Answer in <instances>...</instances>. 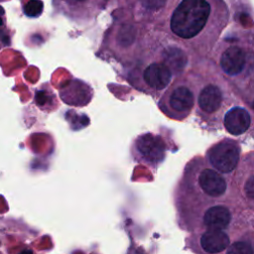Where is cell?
<instances>
[{"label": "cell", "mask_w": 254, "mask_h": 254, "mask_svg": "<svg viewBox=\"0 0 254 254\" xmlns=\"http://www.w3.org/2000/svg\"><path fill=\"white\" fill-rule=\"evenodd\" d=\"M241 145L238 140L223 137L205 151L204 161L224 177L232 176L241 160Z\"/></svg>", "instance_id": "cell-8"}, {"label": "cell", "mask_w": 254, "mask_h": 254, "mask_svg": "<svg viewBox=\"0 0 254 254\" xmlns=\"http://www.w3.org/2000/svg\"><path fill=\"white\" fill-rule=\"evenodd\" d=\"M132 18L149 28L157 29L166 20L173 8L171 0H117Z\"/></svg>", "instance_id": "cell-10"}, {"label": "cell", "mask_w": 254, "mask_h": 254, "mask_svg": "<svg viewBox=\"0 0 254 254\" xmlns=\"http://www.w3.org/2000/svg\"><path fill=\"white\" fill-rule=\"evenodd\" d=\"M190 239V248L196 254H223L232 238L226 230H197Z\"/></svg>", "instance_id": "cell-15"}, {"label": "cell", "mask_w": 254, "mask_h": 254, "mask_svg": "<svg viewBox=\"0 0 254 254\" xmlns=\"http://www.w3.org/2000/svg\"><path fill=\"white\" fill-rule=\"evenodd\" d=\"M113 12V21L102 37L96 56L102 54V59H111L126 70L141 51L144 39L152 28L136 22L124 8Z\"/></svg>", "instance_id": "cell-5"}, {"label": "cell", "mask_w": 254, "mask_h": 254, "mask_svg": "<svg viewBox=\"0 0 254 254\" xmlns=\"http://www.w3.org/2000/svg\"><path fill=\"white\" fill-rule=\"evenodd\" d=\"M11 44V31L7 24L6 13L2 6H0V50L10 46Z\"/></svg>", "instance_id": "cell-17"}, {"label": "cell", "mask_w": 254, "mask_h": 254, "mask_svg": "<svg viewBox=\"0 0 254 254\" xmlns=\"http://www.w3.org/2000/svg\"><path fill=\"white\" fill-rule=\"evenodd\" d=\"M201 73L188 70L176 77L157 101L158 109L169 119L186 120L193 111Z\"/></svg>", "instance_id": "cell-7"}, {"label": "cell", "mask_w": 254, "mask_h": 254, "mask_svg": "<svg viewBox=\"0 0 254 254\" xmlns=\"http://www.w3.org/2000/svg\"><path fill=\"white\" fill-rule=\"evenodd\" d=\"M208 60L243 103L252 106L254 42L252 28L229 31L214 46ZM252 108V107H251Z\"/></svg>", "instance_id": "cell-4"}, {"label": "cell", "mask_w": 254, "mask_h": 254, "mask_svg": "<svg viewBox=\"0 0 254 254\" xmlns=\"http://www.w3.org/2000/svg\"><path fill=\"white\" fill-rule=\"evenodd\" d=\"M191 57L166 33L151 29L141 51L125 70L126 79L137 90L158 99L170 83L188 71Z\"/></svg>", "instance_id": "cell-2"}, {"label": "cell", "mask_w": 254, "mask_h": 254, "mask_svg": "<svg viewBox=\"0 0 254 254\" xmlns=\"http://www.w3.org/2000/svg\"><path fill=\"white\" fill-rule=\"evenodd\" d=\"M214 73L215 75L211 72L207 75L201 73L193 110L198 125L204 130L215 132L222 128L221 119L224 112L241 99L216 68Z\"/></svg>", "instance_id": "cell-6"}, {"label": "cell", "mask_w": 254, "mask_h": 254, "mask_svg": "<svg viewBox=\"0 0 254 254\" xmlns=\"http://www.w3.org/2000/svg\"><path fill=\"white\" fill-rule=\"evenodd\" d=\"M221 127L233 137L241 138L248 133L251 135L253 129L252 110L241 100L235 102L224 112Z\"/></svg>", "instance_id": "cell-14"}, {"label": "cell", "mask_w": 254, "mask_h": 254, "mask_svg": "<svg viewBox=\"0 0 254 254\" xmlns=\"http://www.w3.org/2000/svg\"><path fill=\"white\" fill-rule=\"evenodd\" d=\"M229 21L224 0H179L157 30L183 46L192 60L205 61Z\"/></svg>", "instance_id": "cell-1"}, {"label": "cell", "mask_w": 254, "mask_h": 254, "mask_svg": "<svg viewBox=\"0 0 254 254\" xmlns=\"http://www.w3.org/2000/svg\"><path fill=\"white\" fill-rule=\"evenodd\" d=\"M233 173L232 184L229 187H236V189H231L232 198L236 200L242 198V205L249 207L253 210V200H254V174H253V152L250 151L247 155L240 160L238 169ZM229 189V190H231ZM235 200V204H236ZM238 207V201L237 205Z\"/></svg>", "instance_id": "cell-13"}, {"label": "cell", "mask_w": 254, "mask_h": 254, "mask_svg": "<svg viewBox=\"0 0 254 254\" xmlns=\"http://www.w3.org/2000/svg\"><path fill=\"white\" fill-rule=\"evenodd\" d=\"M179 0H171V3H172V5H173V7L177 4V2H178Z\"/></svg>", "instance_id": "cell-20"}, {"label": "cell", "mask_w": 254, "mask_h": 254, "mask_svg": "<svg viewBox=\"0 0 254 254\" xmlns=\"http://www.w3.org/2000/svg\"><path fill=\"white\" fill-rule=\"evenodd\" d=\"M223 254H254L252 230L237 235L234 240H231Z\"/></svg>", "instance_id": "cell-16"}, {"label": "cell", "mask_w": 254, "mask_h": 254, "mask_svg": "<svg viewBox=\"0 0 254 254\" xmlns=\"http://www.w3.org/2000/svg\"><path fill=\"white\" fill-rule=\"evenodd\" d=\"M19 254H33V251L30 249H24L23 251H21Z\"/></svg>", "instance_id": "cell-19"}, {"label": "cell", "mask_w": 254, "mask_h": 254, "mask_svg": "<svg viewBox=\"0 0 254 254\" xmlns=\"http://www.w3.org/2000/svg\"><path fill=\"white\" fill-rule=\"evenodd\" d=\"M109 0H52L58 14L79 26L92 24L103 12Z\"/></svg>", "instance_id": "cell-11"}, {"label": "cell", "mask_w": 254, "mask_h": 254, "mask_svg": "<svg viewBox=\"0 0 254 254\" xmlns=\"http://www.w3.org/2000/svg\"><path fill=\"white\" fill-rule=\"evenodd\" d=\"M238 212V207L231 200L214 203L200 212L194 221L197 222L194 229L227 230L237 219Z\"/></svg>", "instance_id": "cell-12"}, {"label": "cell", "mask_w": 254, "mask_h": 254, "mask_svg": "<svg viewBox=\"0 0 254 254\" xmlns=\"http://www.w3.org/2000/svg\"><path fill=\"white\" fill-rule=\"evenodd\" d=\"M228 178L209 167L203 157L190 160L176 188L175 204L184 222H194L200 212L217 202L231 200Z\"/></svg>", "instance_id": "cell-3"}, {"label": "cell", "mask_w": 254, "mask_h": 254, "mask_svg": "<svg viewBox=\"0 0 254 254\" xmlns=\"http://www.w3.org/2000/svg\"><path fill=\"white\" fill-rule=\"evenodd\" d=\"M130 150L134 161L152 168L155 172L166 159L168 145L162 134L145 132L133 139Z\"/></svg>", "instance_id": "cell-9"}, {"label": "cell", "mask_w": 254, "mask_h": 254, "mask_svg": "<svg viewBox=\"0 0 254 254\" xmlns=\"http://www.w3.org/2000/svg\"><path fill=\"white\" fill-rule=\"evenodd\" d=\"M44 3L42 0H29L23 5V12L29 18H37L42 15Z\"/></svg>", "instance_id": "cell-18"}]
</instances>
